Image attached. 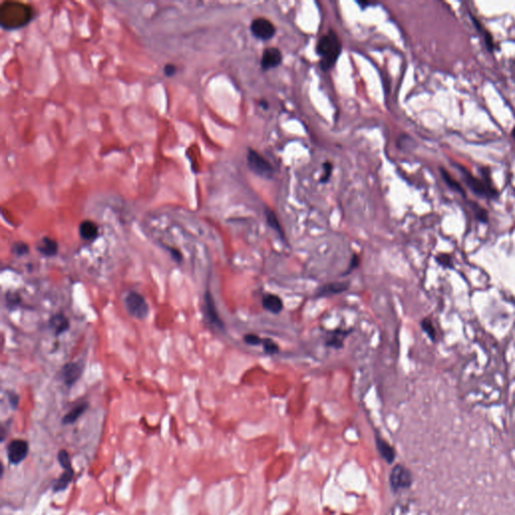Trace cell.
<instances>
[{"mask_svg": "<svg viewBox=\"0 0 515 515\" xmlns=\"http://www.w3.org/2000/svg\"><path fill=\"white\" fill-rule=\"evenodd\" d=\"M332 168H333V165L330 162H325L323 164V173L321 175L320 182L325 183V182H327L329 180V178L331 176V173H332Z\"/></svg>", "mask_w": 515, "mask_h": 515, "instance_id": "f1b7e54d", "label": "cell"}, {"mask_svg": "<svg viewBox=\"0 0 515 515\" xmlns=\"http://www.w3.org/2000/svg\"><path fill=\"white\" fill-rule=\"evenodd\" d=\"M48 325L54 334L60 335L70 328V321L64 314L59 313L50 318Z\"/></svg>", "mask_w": 515, "mask_h": 515, "instance_id": "4fadbf2b", "label": "cell"}, {"mask_svg": "<svg viewBox=\"0 0 515 515\" xmlns=\"http://www.w3.org/2000/svg\"><path fill=\"white\" fill-rule=\"evenodd\" d=\"M8 397H9V402H10V405L12 406L13 409L17 408V405H18V396L13 393V392H10L8 394Z\"/></svg>", "mask_w": 515, "mask_h": 515, "instance_id": "e575fe53", "label": "cell"}, {"mask_svg": "<svg viewBox=\"0 0 515 515\" xmlns=\"http://www.w3.org/2000/svg\"><path fill=\"white\" fill-rule=\"evenodd\" d=\"M458 169L460 170V172L463 176L464 181L466 182L467 186L478 196L481 197H487V198H495L498 196L497 190L491 185L489 176L486 175V180L479 179L477 177H474L469 171L460 165L457 166Z\"/></svg>", "mask_w": 515, "mask_h": 515, "instance_id": "7a4b0ae2", "label": "cell"}, {"mask_svg": "<svg viewBox=\"0 0 515 515\" xmlns=\"http://www.w3.org/2000/svg\"><path fill=\"white\" fill-rule=\"evenodd\" d=\"M317 53L320 55V68L328 71L334 67L342 50L339 37L333 30L322 35L317 42Z\"/></svg>", "mask_w": 515, "mask_h": 515, "instance_id": "6da1fadb", "label": "cell"}, {"mask_svg": "<svg viewBox=\"0 0 515 515\" xmlns=\"http://www.w3.org/2000/svg\"><path fill=\"white\" fill-rule=\"evenodd\" d=\"M29 251V248L26 244L24 243H15L12 247V252L14 255L20 257V256H24L28 253Z\"/></svg>", "mask_w": 515, "mask_h": 515, "instance_id": "83f0119b", "label": "cell"}, {"mask_svg": "<svg viewBox=\"0 0 515 515\" xmlns=\"http://www.w3.org/2000/svg\"><path fill=\"white\" fill-rule=\"evenodd\" d=\"M125 306L128 313L137 319H144L149 313V306L145 298L138 292H129L127 294Z\"/></svg>", "mask_w": 515, "mask_h": 515, "instance_id": "8992f818", "label": "cell"}, {"mask_svg": "<svg viewBox=\"0 0 515 515\" xmlns=\"http://www.w3.org/2000/svg\"><path fill=\"white\" fill-rule=\"evenodd\" d=\"M73 478H74V469L71 468V469L65 470V472L62 474V476L53 482V484H52L53 492H60V491L67 489L68 486L70 485V483L72 482Z\"/></svg>", "mask_w": 515, "mask_h": 515, "instance_id": "ac0fdd59", "label": "cell"}, {"mask_svg": "<svg viewBox=\"0 0 515 515\" xmlns=\"http://www.w3.org/2000/svg\"><path fill=\"white\" fill-rule=\"evenodd\" d=\"M413 483L411 471L404 465H395L389 474V485L393 492L409 489Z\"/></svg>", "mask_w": 515, "mask_h": 515, "instance_id": "277c9868", "label": "cell"}, {"mask_svg": "<svg viewBox=\"0 0 515 515\" xmlns=\"http://www.w3.org/2000/svg\"><path fill=\"white\" fill-rule=\"evenodd\" d=\"M440 172H441V175H442V177H443L444 181L447 183V185H448L450 188H452L453 190H455V191H457V192H459V193H461V194L465 195V191H464L463 187L460 185V183L458 182L456 179H454V177H452V176L449 174V172H448V171H447L446 169H444V168H440Z\"/></svg>", "mask_w": 515, "mask_h": 515, "instance_id": "44dd1931", "label": "cell"}, {"mask_svg": "<svg viewBox=\"0 0 515 515\" xmlns=\"http://www.w3.org/2000/svg\"><path fill=\"white\" fill-rule=\"evenodd\" d=\"M421 326H422V329L426 332V334L429 336V338L432 340V341H435L436 340V336H437V333H436V329L434 327V324L433 322L429 319V318H425L422 320L421 322Z\"/></svg>", "mask_w": 515, "mask_h": 515, "instance_id": "603a6c76", "label": "cell"}, {"mask_svg": "<svg viewBox=\"0 0 515 515\" xmlns=\"http://www.w3.org/2000/svg\"><path fill=\"white\" fill-rule=\"evenodd\" d=\"M512 137H513V139L515 140V127H514V128H513V130H512Z\"/></svg>", "mask_w": 515, "mask_h": 515, "instance_id": "8d00e7d4", "label": "cell"}, {"mask_svg": "<svg viewBox=\"0 0 515 515\" xmlns=\"http://www.w3.org/2000/svg\"><path fill=\"white\" fill-rule=\"evenodd\" d=\"M170 252H171V255H172V257H173L177 262H180V261L182 260V256H181V254H180V252H178L177 250L171 249V250H170Z\"/></svg>", "mask_w": 515, "mask_h": 515, "instance_id": "d590c367", "label": "cell"}, {"mask_svg": "<svg viewBox=\"0 0 515 515\" xmlns=\"http://www.w3.org/2000/svg\"><path fill=\"white\" fill-rule=\"evenodd\" d=\"M348 333L349 331H345L342 329L333 331L332 334H330V337L326 340V345L334 348H341L343 345V339L348 335Z\"/></svg>", "mask_w": 515, "mask_h": 515, "instance_id": "d6986e66", "label": "cell"}, {"mask_svg": "<svg viewBox=\"0 0 515 515\" xmlns=\"http://www.w3.org/2000/svg\"><path fill=\"white\" fill-rule=\"evenodd\" d=\"M12 6L14 9L12 14L1 12V23L6 28H15L23 25L30 20L32 15L31 8L22 3L12 2Z\"/></svg>", "mask_w": 515, "mask_h": 515, "instance_id": "3957f363", "label": "cell"}, {"mask_svg": "<svg viewBox=\"0 0 515 515\" xmlns=\"http://www.w3.org/2000/svg\"><path fill=\"white\" fill-rule=\"evenodd\" d=\"M244 341L249 345H261L263 339L256 334H247L244 337Z\"/></svg>", "mask_w": 515, "mask_h": 515, "instance_id": "f546056e", "label": "cell"}, {"mask_svg": "<svg viewBox=\"0 0 515 515\" xmlns=\"http://www.w3.org/2000/svg\"><path fill=\"white\" fill-rule=\"evenodd\" d=\"M262 345L264 347L265 352H267L268 354H276V353L279 352L278 344H276V343L272 339H269V338L263 339Z\"/></svg>", "mask_w": 515, "mask_h": 515, "instance_id": "484cf974", "label": "cell"}, {"mask_svg": "<svg viewBox=\"0 0 515 515\" xmlns=\"http://www.w3.org/2000/svg\"><path fill=\"white\" fill-rule=\"evenodd\" d=\"M163 72H164V75L166 77H172V76H174L176 74L177 68L173 64H168V65H166L164 67Z\"/></svg>", "mask_w": 515, "mask_h": 515, "instance_id": "d6a6232c", "label": "cell"}, {"mask_svg": "<svg viewBox=\"0 0 515 515\" xmlns=\"http://www.w3.org/2000/svg\"><path fill=\"white\" fill-rule=\"evenodd\" d=\"M436 261L444 268H453V258L449 254H440L436 257Z\"/></svg>", "mask_w": 515, "mask_h": 515, "instance_id": "4316f807", "label": "cell"}, {"mask_svg": "<svg viewBox=\"0 0 515 515\" xmlns=\"http://www.w3.org/2000/svg\"><path fill=\"white\" fill-rule=\"evenodd\" d=\"M248 165L253 172L264 178H272L274 175V168L271 163L265 159L261 154H259L255 150H249L248 156Z\"/></svg>", "mask_w": 515, "mask_h": 515, "instance_id": "5b68a950", "label": "cell"}, {"mask_svg": "<svg viewBox=\"0 0 515 515\" xmlns=\"http://www.w3.org/2000/svg\"><path fill=\"white\" fill-rule=\"evenodd\" d=\"M84 370V364L82 362H70L63 368L64 381L68 386L75 384L82 376Z\"/></svg>", "mask_w": 515, "mask_h": 515, "instance_id": "8fae6325", "label": "cell"}, {"mask_svg": "<svg viewBox=\"0 0 515 515\" xmlns=\"http://www.w3.org/2000/svg\"><path fill=\"white\" fill-rule=\"evenodd\" d=\"M375 442H376V448H377L380 456L383 458V460H385L386 463H388V464L392 463L395 458L394 449L386 441L379 438L378 436H376Z\"/></svg>", "mask_w": 515, "mask_h": 515, "instance_id": "5bb4252c", "label": "cell"}, {"mask_svg": "<svg viewBox=\"0 0 515 515\" xmlns=\"http://www.w3.org/2000/svg\"><path fill=\"white\" fill-rule=\"evenodd\" d=\"M28 451H29V446L25 440H22V439L12 440L7 446L8 461L13 465H17V464L21 463L26 458Z\"/></svg>", "mask_w": 515, "mask_h": 515, "instance_id": "52a82bcc", "label": "cell"}, {"mask_svg": "<svg viewBox=\"0 0 515 515\" xmlns=\"http://www.w3.org/2000/svg\"><path fill=\"white\" fill-rule=\"evenodd\" d=\"M263 307L274 314H278L283 309V302L281 298L274 294H266L263 297Z\"/></svg>", "mask_w": 515, "mask_h": 515, "instance_id": "2e32d148", "label": "cell"}, {"mask_svg": "<svg viewBox=\"0 0 515 515\" xmlns=\"http://www.w3.org/2000/svg\"><path fill=\"white\" fill-rule=\"evenodd\" d=\"M88 409L87 403H82L78 406H76L74 409H72L63 419V423L66 425H70L75 423Z\"/></svg>", "mask_w": 515, "mask_h": 515, "instance_id": "ffe728a7", "label": "cell"}, {"mask_svg": "<svg viewBox=\"0 0 515 515\" xmlns=\"http://www.w3.org/2000/svg\"><path fill=\"white\" fill-rule=\"evenodd\" d=\"M6 302H7V305H9L10 307L12 306H16L19 304L20 302V298L18 297L17 294H12V293H7L6 295Z\"/></svg>", "mask_w": 515, "mask_h": 515, "instance_id": "4dcf8cb0", "label": "cell"}, {"mask_svg": "<svg viewBox=\"0 0 515 515\" xmlns=\"http://www.w3.org/2000/svg\"><path fill=\"white\" fill-rule=\"evenodd\" d=\"M58 461H59V463L61 464V466L63 467L64 470L73 468L72 467V462H71L70 455H69V453L66 450H61L58 453Z\"/></svg>", "mask_w": 515, "mask_h": 515, "instance_id": "cb8c5ba5", "label": "cell"}, {"mask_svg": "<svg viewBox=\"0 0 515 515\" xmlns=\"http://www.w3.org/2000/svg\"><path fill=\"white\" fill-rule=\"evenodd\" d=\"M358 265H359V257H358L357 255H353V256H352V258H351V260H350V265H349V267L347 268V271H346L345 275H346V274H348V273H350V272H352L355 268H357V267H358Z\"/></svg>", "mask_w": 515, "mask_h": 515, "instance_id": "836d02e7", "label": "cell"}, {"mask_svg": "<svg viewBox=\"0 0 515 515\" xmlns=\"http://www.w3.org/2000/svg\"><path fill=\"white\" fill-rule=\"evenodd\" d=\"M474 213H475V216L478 220H480L481 222H487L488 221V212L485 208L481 207L480 205H478L477 203H472L471 205Z\"/></svg>", "mask_w": 515, "mask_h": 515, "instance_id": "d4e9b609", "label": "cell"}, {"mask_svg": "<svg viewBox=\"0 0 515 515\" xmlns=\"http://www.w3.org/2000/svg\"><path fill=\"white\" fill-rule=\"evenodd\" d=\"M38 252L45 257H53L58 254V243L50 238H43L37 246Z\"/></svg>", "mask_w": 515, "mask_h": 515, "instance_id": "e0dca14e", "label": "cell"}, {"mask_svg": "<svg viewBox=\"0 0 515 515\" xmlns=\"http://www.w3.org/2000/svg\"><path fill=\"white\" fill-rule=\"evenodd\" d=\"M348 287H349L348 283H344V282L327 284V285H324L323 287L318 291L317 296L322 297V296H327V295L339 294V293L346 291L348 289Z\"/></svg>", "mask_w": 515, "mask_h": 515, "instance_id": "9a60e30c", "label": "cell"}, {"mask_svg": "<svg viewBox=\"0 0 515 515\" xmlns=\"http://www.w3.org/2000/svg\"><path fill=\"white\" fill-rule=\"evenodd\" d=\"M484 38H485V44H486L488 50L493 51L494 50V41H493L492 35L488 31L484 30Z\"/></svg>", "mask_w": 515, "mask_h": 515, "instance_id": "1f68e13d", "label": "cell"}, {"mask_svg": "<svg viewBox=\"0 0 515 515\" xmlns=\"http://www.w3.org/2000/svg\"><path fill=\"white\" fill-rule=\"evenodd\" d=\"M99 235V227L93 220H84L80 224V236L87 242H92L97 239Z\"/></svg>", "mask_w": 515, "mask_h": 515, "instance_id": "7c38bea8", "label": "cell"}, {"mask_svg": "<svg viewBox=\"0 0 515 515\" xmlns=\"http://www.w3.org/2000/svg\"><path fill=\"white\" fill-rule=\"evenodd\" d=\"M251 31L255 37L262 40H269L275 35L276 27L269 19L258 17L252 21Z\"/></svg>", "mask_w": 515, "mask_h": 515, "instance_id": "ba28073f", "label": "cell"}, {"mask_svg": "<svg viewBox=\"0 0 515 515\" xmlns=\"http://www.w3.org/2000/svg\"><path fill=\"white\" fill-rule=\"evenodd\" d=\"M266 218H267L268 224L273 228V230H275L282 238H284V232L282 230V226H281L275 212L271 209H267L266 210Z\"/></svg>", "mask_w": 515, "mask_h": 515, "instance_id": "7402d4cb", "label": "cell"}, {"mask_svg": "<svg viewBox=\"0 0 515 515\" xmlns=\"http://www.w3.org/2000/svg\"><path fill=\"white\" fill-rule=\"evenodd\" d=\"M204 309H205V314H206V318L208 319V321L214 327H216L218 329H223V322L218 315V312L216 310V306L214 303V299L209 291H206L205 295H204Z\"/></svg>", "mask_w": 515, "mask_h": 515, "instance_id": "30bf717a", "label": "cell"}, {"mask_svg": "<svg viewBox=\"0 0 515 515\" xmlns=\"http://www.w3.org/2000/svg\"><path fill=\"white\" fill-rule=\"evenodd\" d=\"M283 61V54L277 47H268L264 50L261 60V68L264 71H268L277 68Z\"/></svg>", "mask_w": 515, "mask_h": 515, "instance_id": "9c48e42d", "label": "cell"}]
</instances>
